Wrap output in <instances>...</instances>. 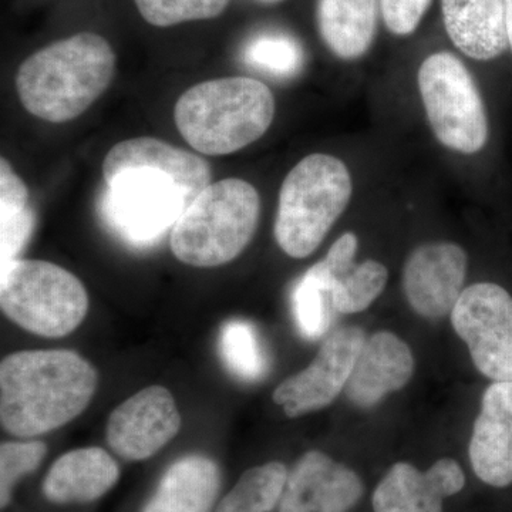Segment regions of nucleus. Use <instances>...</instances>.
Returning a JSON list of instances; mask_svg holds the SVG:
<instances>
[{
  "instance_id": "5",
  "label": "nucleus",
  "mask_w": 512,
  "mask_h": 512,
  "mask_svg": "<svg viewBox=\"0 0 512 512\" xmlns=\"http://www.w3.org/2000/svg\"><path fill=\"white\" fill-rule=\"evenodd\" d=\"M261 200L254 185L239 178L211 183L191 202L170 234L178 261L215 268L234 261L254 238Z\"/></svg>"
},
{
  "instance_id": "24",
  "label": "nucleus",
  "mask_w": 512,
  "mask_h": 512,
  "mask_svg": "<svg viewBox=\"0 0 512 512\" xmlns=\"http://www.w3.org/2000/svg\"><path fill=\"white\" fill-rule=\"evenodd\" d=\"M288 474L279 461L249 468L222 498L217 512H271L281 501Z\"/></svg>"
},
{
  "instance_id": "16",
  "label": "nucleus",
  "mask_w": 512,
  "mask_h": 512,
  "mask_svg": "<svg viewBox=\"0 0 512 512\" xmlns=\"http://www.w3.org/2000/svg\"><path fill=\"white\" fill-rule=\"evenodd\" d=\"M414 357L409 345L390 332L366 339L345 387L349 402L373 409L389 393L402 390L412 379Z\"/></svg>"
},
{
  "instance_id": "14",
  "label": "nucleus",
  "mask_w": 512,
  "mask_h": 512,
  "mask_svg": "<svg viewBox=\"0 0 512 512\" xmlns=\"http://www.w3.org/2000/svg\"><path fill=\"white\" fill-rule=\"evenodd\" d=\"M466 485L463 468L441 458L427 471L409 463L394 464L373 494L375 512H443V501Z\"/></svg>"
},
{
  "instance_id": "26",
  "label": "nucleus",
  "mask_w": 512,
  "mask_h": 512,
  "mask_svg": "<svg viewBox=\"0 0 512 512\" xmlns=\"http://www.w3.org/2000/svg\"><path fill=\"white\" fill-rule=\"evenodd\" d=\"M248 66L274 77H292L302 69L303 50L298 40L285 33H262L244 49Z\"/></svg>"
},
{
  "instance_id": "21",
  "label": "nucleus",
  "mask_w": 512,
  "mask_h": 512,
  "mask_svg": "<svg viewBox=\"0 0 512 512\" xmlns=\"http://www.w3.org/2000/svg\"><path fill=\"white\" fill-rule=\"evenodd\" d=\"M380 0H318V26L326 47L342 60L365 56L375 42Z\"/></svg>"
},
{
  "instance_id": "2",
  "label": "nucleus",
  "mask_w": 512,
  "mask_h": 512,
  "mask_svg": "<svg viewBox=\"0 0 512 512\" xmlns=\"http://www.w3.org/2000/svg\"><path fill=\"white\" fill-rule=\"evenodd\" d=\"M99 376L73 350H23L0 365V421L12 436L29 439L82 414L96 393Z\"/></svg>"
},
{
  "instance_id": "15",
  "label": "nucleus",
  "mask_w": 512,
  "mask_h": 512,
  "mask_svg": "<svg viewBox=\"0 0 512 512\" xmlns=\"http://www.w3.org/2000/svg\"><path fill=\"white\" fill-rule=\"evenodd\" d=\"M468 453L483 483L497 488L512 484V382H494L485 390Z\"/></svg>"
},
{
  "instance_id": "22",
  "label": "nucleus",
  "mask_w": 512,
  "mask_h": 512,
  "mask_svg": "<svg viewBox=\"0 0 512 512\" xmlns=\"http://www.w3.org/2000/svg\"><path fill=\"white\" fill-rule=\"evenodd\" d=\"M29 190L6 158L0 160V262L12 264L28 245L35 229Z\"/></svg>"
},
{
  "instance_id": "8",
  "label": "nucleus",
  "mask_w": 512,
  "mask_h": 512,
  "mask_svg": "<svg viewBox=\"0 0 512 512\" xmlns=\"http://www.w3.org/2000/svg\"><path fill=\"white\" fill-rule=\"evenodd\" d=\"M417 82L437 140L457 153L483 150L488 141L487 111L466 64L453 53H434L421 63Z\"/></svg>"
},
{
  "instance_id": "6",
  "label": "nucleus",
  "mask_w": 512,
  "mask_h": 512,
  "mask_svg": "<svg viewBox=\"0 0 512 512\" xmlns=\"http://www.w3.org/2000/svg\"><path fill=\"white\" fill-rule=\"evenodd\" d=\"M349 168L338 157L311 154L286 175L279 191L275 239L286 255L308 258L352 198Z\"/></svg>"
},
{
  "instance_id": "20",
  "label": "nucleus",
  "mask_w": 512,
  "mask_h": 512,
  "mask_svg": "<svg viewBox=\"0 0 512 512\" xmlns=\"http://www.w3.org/2000/svg\"><path fill=\"white\" fill-rule=\"evenodd\" d=\"M220 485V468L211 458H180L165 471L143 512H211Z\"/></svg>"
},
{
  "instance_id": "9",
  "label": "nucleus",
  "mask_w": 512,
  "mask_h": 512,
  "mask_svg": "<svg viewBox=\"0 0 512 512\" xmlns=\"http://www.w3.org/2000/svg\"><path fill=\"white\" fill-rule=\"evenodd\" d=\"M451 323L481 375L512 382V296L503 286H468L451 312Z\"/></svg>"
},
{
  "instance_id": "30",
  "label": "nucleus",
  "mask_w": 512,
  "mask_h": 512,
  "mask_svg": "<svg viewBox=\"0 0 512 512\" xmlns=\"http://www.w3.org/2000/svg\"><path fill=\"white\" fill-rule=\"evenodd\" d=\"M505 15H507L508 45L512 52V0H505Z\"/></svg>"
},
{
  "instance_id": "17",
  "label": "nucleus",
  "mask_w": 512,
  "mask_h": 512,
  "mask_svg": "<svg viewBox=\"0 0 512 512\" xmlns=\"http://www.w3.org/2000/svg\"><path fill=\"white\" fill-rule=\"evenodd\" d=\"M444 26L453 45L480 62L510 49L505 0H441Z\"/></svg>"
},
{
  "instance_id": "18",
  "label": "nucleus",
  "mask_w": 512,
  "mask_h": 512,
  "mask_svg": "<svg viewBox=\"0 0 512 512\" xmlns=\"http://www.w3.org/2000/svg\"><path fill=\"white\" fill-rule=\"evenodd\" d=\"M359 241L353 232H345L333 242L322 264L328 275L336 313L350 315L366 311L382 295L389 271L380 262L356 264Z\"/></svg>"
},
{
  "instance_id": "7",
  "label": "nucleus",
  "mask_w": 512,
  "mask_h": 512,
  "mask_svg": "<svg viewBox=\"0 0 512 512\" xmlns=\"http://www.w3.org/2000/svg\"><path fill=\"white\" fill-rule=\"evenodd\" d=\"M0 306L20 328L63 338L82 325L89 295L82 281L62 266L16 259L2 268Z\"/></svg>"
},
{
  "instance_id": "10",
  "label": "nucleus",
  "mask_w": 512,
  "mask_h": 512,
  "mask_svg": "<svg viewBox=\"0 0 512 512\" xmlns=\"http://www.w3.org/2000/svg\"><path fill=\"white\" fill-rule=\"evenodd\" d=\"M366 339L357 326L328 333L311 365L279 384L272 399L289 419L325 409L345 390Z\"/></svg>"
},
{
  "instance_id": "4",
  "label": "nucleus",
  "mask_w": 512,
  "mask_h": 512,
  "mask_svg": "<svg viewBox=\"0 0 512 512\" xmlns=\"http://www.w3.org/2000/svg\"><path fill=\"white\" fill-rule=\"evenodd\" d=\"M275 97L249 77H225L192 86L175 103L184 140L205 156H227L259 140L275 117Z\"/></svg>"
},
{
  "instance_id": "19",
  "label": "nucleus",
  "mask_w": 512,
  "mask_h": 512,
  "mask_svg": "<svg viewBox=\"0 0 512 512\" xmlns=\"http://www.w3.org/2000/svg\"><path fill=\"white\" fill-rule=\"evenodd\" d=\"M119 477L116 460L103 448H77L57 458L42 490L55 504L90 503L110 491Z\"/></svg>"
},
{
  "instance_id": "28",
  "label": "nucleus",
  "mask_w": 512,
  "mask_h": 512,
  "mask_svg": "<svg viewBox=\"0 0 512 512\" xmlns=\"http://www.w3.org/2000/svg\"><path fill=\"white\" fill-rule=\"evenodd\" d=\"M47 447L42 441H9L0 446V504L8 507L20 478L42 463Z\"/></svg>"
},
{
  "instance_id": "27",
  "label": "nucleus",
  "mask_w": 512,
  "mask_h": 512,
  "mask_svg": "<svg viewBox=\"0 0 512 512\" xmlns=\"http://www.w3.org/2000/svg\"><path fill=\"white\" fill-rule=\"evenodd\" d=\"M138 12L150 25L170 28L185 22L218 18L229 0H134Z\"/></svg>"
},
{
  "instance_id": "1",
  "label": "nucleus",
  "mask_w": 512,
  "mask_h": 512,
  "mask_svg": "<svg viewBox=\"0 0 512 512\" xmlns=\"http://www.w3.org/2000/svg\"><path fill=\"white\" fill-rule=\"evenodd\" d=\"M100 212L128 247H156L211 184L204 158L151 137L116 144L103 163Z\"/></svg>"
},
{
  "instance_id": "23",
  "label": "nucleus",
  "mask_w": 512,
  "mask_h": 512,
  "mask_svg": "<svg viewBox=\"0 0 512 512\" xmlns=\"http://www.w3.org/2000/svg\"><path fill=\"white\" fill-rule=\"evenodd\" d=\"M291 308L303 338L316 340L328 333L336 311L322 261L311 266L293 285Z\"/></svg>"
},
{
  "instance_id": "13",
  "label": "nucleus",
  "mask_w": 512,
  "mask_h": 512,
  "mask_svg": "<svg viewBox=\"0 0 512 512\" xmlns=\"http://www.w3.org/2000/svg\"><path fill=\"white\" fill-rule=\"evenodd\" d=\"M363 491L352 468L320 451H309L288 474L278 512H349Z\"/></svg>"
},
{
  "instance_id": "11",
  "label": "nucleus",
  "mask_w": 512,
  "mask_h": 512,
  "mask_svg": "<svg viewBox=\"0 0 512 512\" xmlns=\"http://www.w3.org/2000/svg\"><path fill=\"white\" fill-rule=\"evenodd\" d=\"M181 416L173 394L148 386L117 406L107 421V443L127 461L153 457L177 436Z\"/></svg>"
},
{
  "instance_id": "25",
  "label": "nucleus",
  "mask_w": 512,
  "mask_h": 512,
  "mask_svg": "<svg viewBox=\"0 0 512 512\" xmlns=\"http://www.w3.org/2000/svg\"><path fill=\"white\" fill-rule=\"evenodd\" d=\"M221 359L242 382H258L268 373L269 360L258 330L244 319H231L220 333Z\"/></svg>"
},
{
  "instance_id": "31",
  "label": "nucleus",
  "mask_w": 512,
  "mask_h": 512,
  "mask_svg": "<svg viewBox=\"0 0 512 512\" xmlns=\"http://www.w3.org/2000/svg\"><path fill=\"white\" fill-rule=\"evenodd\" d=\"M258 2L266 3V5H276V3L284 2V0H258Z\"/></svg>"
},
{
  "instance_id": "12",
  "label": "nucleus",
  "mask_w": 512,
  "mask_h": 512,
  "mask_svg": "<svg viewBox=\"0 0 512 512\" xmlns=\"http://www.w3.org/2000/svg\"><path fill=\"white\" fill-rule=\"evenodd\" d=\"M467 275V254L453 242L414 249L403 269V291L417 315L441 319L453 312Z\"/></svg>"
},
{
  "instance_id": "3",
  "label": "nucleus",
  "mask_w": 512,
  "mask_h": 512,
  "mask_svg": "<svg viewBox=\"0 0 512 512\" xmlns=\"http://www.w3.org/2000/svg\"><path fill=\"white\" fill-rule=\"evenodd\" d=\"M116 53L103 36L77 33L43 47L20 64L16 90L20 103L37 119L66 123L109 89Z\"/></svg>"
},
{
  "instance_id": "29",
  "label": "nucleus",
  "mask_w": 512,
  "mask_h": 512,
  "mask_svg": "<svg viewBox=\"0 0 512 512\" xmlns=\"http://www.w3.org/2000/svg\"><path fill=\"white\" fill-rule=\"evenodd\" d=\"M431 0H380L384 25L396 36H410L419 28Z\"/></svg>"
}]
</instances>
